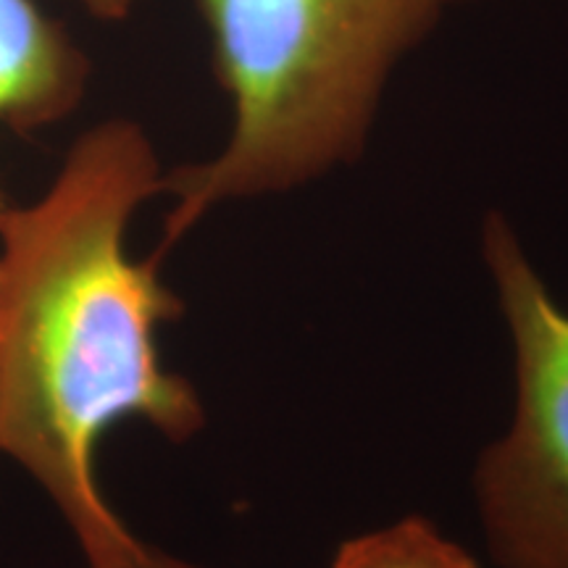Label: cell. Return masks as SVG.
Returning a JSON list of instances; mask_svg holds the SVG:
<instances>
[{
  "label": "cell",
  "instance_id": "1",
  "mask_svg": "<svg viewBox=\"0 0 568 568\" xmlns=\"http://www.w3.org/2000/svg\"><path fill=\"white\" fill-rule=\"evenodd\" d=\"M161 190L148 134L113 119L71 145L45 195L0 216V453L51 497L88 568H201L142 542L95 471L116 424L140 418L172 443L205 424L159 353L182 297L155 255L126 253L134 211Z\"/></svg>",
  "mask_w": 568,
  "mask_h": 568
},
{
  "label": "cell",
  "instance_id": "5",
  "mask_svg": "<svg viewBox=\"0 0 568 568\" xmlns=\"http://www.w3.org/2000/svg\"><path fill=\"white\" fill-rule=\"evenodd\" d=\"M335 568H479L456 542L424 518H406L389 529L347 539Z\"/></svg>",
  "mask_w": 568,
  "mask_h": 568
},
{
  "label": "cell",
  "instance_id": "6",
  "mask_svg": "<svg viewBox=\"0 0 568 568\" xmlns=\"http://www.w3.org/2000/svg\"><path fill=\"white\" fill-rule=\"evenodd\" d=\"M80 3L92 13V17L103 21H122L130 17L140 3H145V0H80Z\"/></svg>",
  "mask_w": 568,
  "mask_h": 568
},
{
  "label": "cell",
  "instance_id": "4",
  "mask_svg": "<svg viewBox=\"0 0 568 568\" xmlns=\"http://www.w3.org/2000/svg\"><path fill=\"white\" fill-rule=\"evenodd\" d=\"M88 59L32 0H0V124L32 132L61 122L88 88ZM9 209L0 193V216Z\"/></svg>",
  "mask_w": 568,
  "mask_h": 568
},
{
  "label": "cell",
  "instance_id": "2",
  "mask_svg": "<svg viewBox=\"0 0 568 568\" xmlns=\"http://www.w3.org/2000/svg\"><path fill=\"white\" fill-rule=\"evenodd\" d=\"M474 0H197L232 132L211 161L163 176L174 195L159 251L216 205L287 193L364 153L408 53Z\"/></svg>",
  "mask_w": 568,
  "mask_h": 568
},
{
  "label": "cell",
  "instance_id": "3",
  "mask_svg": "<svg viewBox=\"0 0 568 568\" xmlns=\"http://www.w3.org/2000/svg\"><path fill=\"white\" fill-rule=\"evenodd\" d=\"M485 255L518 382L514 426L477 471L487 542L503 568H568V314L500 213L487 216Z\"/></svg>",
  "mask_w": 568,
  "mask_h": 568
}]
</instances>
